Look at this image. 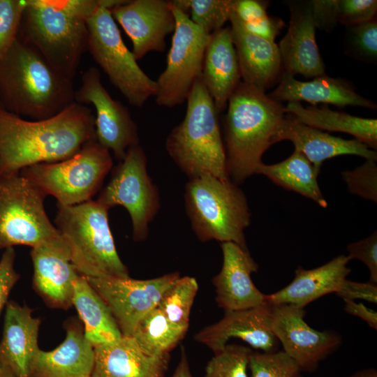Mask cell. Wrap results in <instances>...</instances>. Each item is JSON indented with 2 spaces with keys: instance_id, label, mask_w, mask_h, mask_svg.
<instances>
[{
  "instance_id": "obj_1",
  "label": "cell",
  "mask_w": 377,
  "mask_h": 377,
  "mask_svg": "<svg viewBox=\"0 0 377 377\" xmlns=\"http://www.w3.org/2000/svg\"><path fill=\"white\" fill-rule=\"evenodd\" d=\"M93 140L95 115L87 105L74 102L52 117L27 120L0 103V176L65 160Z\"/></svg>"
},
{
  "instance_id": "obj_2",
  "label": "cell",
  "mask_w": 377,
  "mask_h": 377,
  "mask_svg": "<svg viewBox=\"0 0 377 377\" xmlns=\"http://www.w3.org/2000/svg\"><path fill=\"white\" fill-rule=\"evenodd\" d=\"M17 38L73 80L87 51L89 18L101 0H27Z\"/></svg>"
},
{
  "instance_id": "obj_3",
  "label": "cell",
  "mask_w": 377,
  "mask_h": 377,
  "mask_svg": "<svg viewBox=\"0 0 377 377\" xmlns=\"http://www.w3.org/2000/svg\"><path fill=\"white\" fill-rule=\"evenodd\" d=\"M224 120L226 168L236 184L256 174L285 116L284 106L241 82L230 96Z\"/></svg>"
},
{
  "instance_id": "obj_4",
  "label": "cell",
  "mask_w": 377,
  "mask_h": 377,
  "mask_svg": "<svg viewBox=\"0 0 377 377\" xmlns=\"http://www.w3.org/2000/svg\"><path fill=\"white\" fill-rule=\"evenodd\" d=\"M75 91L72 80L18 38L0 61V103L20 117H52L75 102Z\"/></svg>"
},
{
  "instance_id": "obj_5",
  "label": "cell",
  "mask_w": 377,
  "mask_h": 377,
  "mask_svg": "<svg viewBox=\"0 0 377 377\" xmlns=\"http://www.w3.org/2000/svg\"><path fill=\"white\" fill-rule=\"evenodd\" d=\"M165 149L189 179L203 175L230 179L219 112L200 77L187 97L184 119L166 139Z\"/></svg>"
},
{
  "instance_id": "obj_6",
  "label": "cell",
  "mask_w": 377,
  "mask_h": 377,
  "mask_svg": "<svg viewBox=\"0 0 377 377\" xmlns=\"http://www.w3.org/2000/svg\"><path fill=\"white\" fill-rule=\"evenodd\" d=\"M57 206L55 227L79 274L92 278L129 277L128 269L117 251L108 208L96 200Z\"/></svg>"
},
{
  "instance_id": "obj_7",
  "label": "cell",
  "mask_w": 377,
  "mask_h": 377,
  "mask_svg": "<svg viewBox=\"0 0 377 377\" xmlns=\"http://www.w3.org/2000/svg\"><path fill=\"white\" fill-rule=\"evenodd\" d=\"M189 179L185 205L198 237L204 242H231L247 249L244 230L251 223V213L238 185L210 175Z\"/></svg>"
},
{
  "instance_id": "obj_8",
  "label": "cell",
  "mask_w": 377,
  "mask_h": 377,
  "mask_svg": "<svg viewBox=\"0 0 377 377\" xmlns=\"http://www.w3.org/2000/svg\"><path fill=\"white\" fill-rule=\"evenodd\" d=\"M124 1L101 0L88 20L87 51L128 103L142 108L155 96L156 83L139 66L112 15L110 10Z\"/></svg>"
},
{
  "instance_id": "obj_9",
  "label": "cell",
  "mask_w": 377,
  "mask_h": 377,
  "mask_svg": "<svg viewBox=\"0 0 377 377\" xmlns=\"http://www.w3.org/2000/svg\"><path fill=\"white\" fill-rule=\"evenodd\" d=\"M112 168L110 151L93 140L68 158L35 164L20 173L58 205L71 206L92 200Z\"/></svg>"
},
{
  "instance_id": "obj_10",
  "label": "cell",
  "mask_w": 377,
  "mask_h": 377,
  "mask_svg": "<svg viewBox=\"0 0 377 377\" xmlns=\"http://www.w3.org/2000/svg\"><path fill=\"white\" fill-rule=\"evenodd\" d=\"M45 197L20 173L0 176V249L61 238L45 212Z\"/></svg>"
},
{
  "instance_id": "obj_11",
  "label": "cell",
  "mask_w": 377,
  "mask_h": 377,
  "mask_svg": "<svg viewBox=\"0 0 377 377\" xmlns=\"http://www.w3.org/2000/svg\"><path fill=\"white\" fill-rule=\"evenodd\" d=\"M147 161L140 145L129 147L96 200L108 209L117 205L126 209L135 241L147 237L149 223L159 208L158 193L147 174Z\"/></svg>"
},
{
  "instance_id": "obj_12",
  "label": "cell",
  "mask_w": 377,
  "mask_h": 377,
  "mask_svg": "<svg viewBox=\"0 0 377 377\" xmlns=\"http://www.w3.org/2000/svg\"><path fill=\"white\" fill-rule=\"evenodd\" d=\"M176 21L165 70L156 80V103L173 108L186 101L195 82L201 76L210 35L195 25L188 15L170 1Z\"/></svg>"
},
{
  "instance_id": "obj_13",
  "label": "cell",
  "mask_w": 377,
  "mask_h": 377,
  "mask_svg": "<svg viewBox=\"0 0 377 377\" xmlns=\"http://www.w3.org/2000/svg\"><path fill=\"white\" fill-rule=\"evenodd\" d=\"M75 102L94 107L96 141L112 151L119 161L129 147L139 145L138 127L128 108L110 96L96 67L91 66L83 73L81 84L75 91Z\"/></svg>"
},
{
  "instance_id": "obj_14",
  "label": "cell",
  "mask_w": 377,
  "mask_h": 377,
  "mask_svg": "<svg viewBox=\"0 0 377 377\" xmlns=\"http://www.w3.org/2000/svg\"><path fill=\"white\" fill-rule=\"evenodd\" d=\"M179 277L175 272L146 280L85 278L108 306L122 336L131 337L138 323L157 306L163 293Z\"/></svg>"
},
{
  "instance_id": "obj_15",
  "label": "cell",
  "mask_w": 377,
  "mask_h": 377,
  "mask_svg": "<svg viewBox=\"0 0 377 377\" xmlns=\"http://www.w3.org/2000/svg\"><path fill=\"white\" fill-rule=\"evenodd\" d=\"M270 327L283 351L301 370L313 371L318 363L341 343L332 331H317L305 322L304 308L292 304H270Z\"/></svg>"
},
{
  "instance_id": "obj_16",
  "label": "cell",
  "mask_w": 377,
  "mask_h": 377,
  "mask_svg": "<svg viewBox=\"0 0 377 377\" xmlns=\"http://www.w3.org/2000/svg\"><path fill=\"white\" fill-rule=\"evenodd\" d=\"M112 15L130 38L136 60L149 52H163L165 37L174 32L175 17L165 0H125L112 8Z\"/></svg>"
},
{
  "instance_id": "obj_17",
  "label": "cell",
  "mask_w": 377,
  "mask_h": 377,
  "mask_svg": "<svg viewBox=\"0 0 377 377\" xmlns=\"http://www.w3.org/2000/svg\"><path fill=\"white\" fill-rule=\"evenodd\" d=\"M271 305L225 311L223 317L199 332L194 339L214 353L222 350L232 338L239 339L263 352L276 351L278 339L270 327Z\"/></svg>"
},
{
  "instance_id": "obj_18",
  "label": "cell",
  "mask_w": 377,
  "mask_h": 377,
  "mask_svg": "<svg viewBox=\"0 0 377 377\" xmlns=\"http://www.w3.org/2000/svg\"><path fill=\"white\" fill-rule=\"evenodd\" d=\"M290 17L279 50L283 73L306 78L325 74V65L316 41L311 1H286Z\"/></svg>"
},
{
  "instance_id": "obj_19",
  "label": "cell",
  "mask_w": 377,
  "mask_h": 377,
  "mask_svg": "<svg viewBox=\"0 0 377 377\" xmlns=\"http://www.w3.org/2000/svg\"><path fill=\"white\" fill-rule=\"evenodd\" d=\"M33 283L50 306L66 309L73 305L78 274L62 238L31 248Z\"/></svg>"
},
{
  "instance_id": "obj_20",
  "label": "cell",
  "mask_w": 377,
  "mask_h": 377,
  "mask_svg": "<svg viewBox=\"0 0 377 377\" xmlns=\"http://www.w3.org/2000/svg\"><path fill=\"white\" fill-rule=\"evenodd\" d=\"M223 265L213 279L218 306L225 311L242 310L265 305L266 295L254 285L251 274L258 265L246 249L231 242H223Z\"/></svg>"
},
{
  "instance_id": "obj_21",
  "label": "cell",
  "mask_w": 377,
  "mask_h": 377,
  "mask_svg": "<svg viewBox=\"0 0 377 377\" xmlns=\"http://www.w3.org/2000/svg\"><path fill=\"white\" fill-rule=\"evenodd\" d=\"M229 21L242 82L265 92L283 73L278 45L244 30L232 13Z\"/></svg>"
},
{
  "instance_id": "obj_22",
  "label": "cell",
  "mask_w": 377,
  "mask_h": 377,
  "mask_svg": "<svg viewBox=\"0 0 377 377\" xmlns=\"http://www.w3.org/2000/svg\"><path fill=\"white\" fill-rule=\"evenodd\" d=\"M290 140L295 149L302 152L309 161L320 170L323 163L341 155H356L367 159L377 160V154L362 142L346 140L323 131L302 124L292 116L285 115L276 135V143Z\"/></svg>"
},
{
  "instance_id": "obj_23",
  "label": "cell",
  "mask_w": 377,
  "mask_h": 377,
  "mask_svg": "<svg viewBox=\"0 0 377 377\" xmlns=\"http://www.w3.org/2000/svg\"><path fill=\"white\" fill-rule=\"evenodd\" d=\"M219 113L242 82L238 58L230 27L222 28L209 36L200 76Z\"/></svg>"
},
{
  "instance_id": "obj_24",
  "label": "cell",
  "mask_w": 377,
  "mask_h": 377,
  "mask_svg": "<svg viewBox=\"0 0 377 377\" xmlns=\"http://www.w3.org/2000/svg\"><path fill=\"white\" fill-rule=\"evenodd\" d=\"M91 377H164L169 355L151 356L130 336L94 347Z\"/></svg>"
},
{
  "instance_id": "obj_25",
  "label": "cell",
  "mask_w": 377,
  "mask_h": 377,
  "mask_svg": "<svg viewBox=\"0 0 377 377\" xmlns=\"http://www.w3.org/2000/svg\"><path fill=\"white\" fill-rule=\"evenodd\" d=\"M40 325V320L33 316L28 306L7 303L0 341V363L8 367L16 377L29 376L31 363L39 350Z\"/></svg>"
},
{
  "instance_id": "obj_26",
  "label": "cell",
  "mask_w": 377,
  "mask_h": 377,
  "mask_svg": "<svg viewBox=\"0 0 377 377\" xmlns=\"http://www.w3.org/2000/svg\"><path fill=\"white\" fill-rule=\"evenodd\" d=\"M267 95L280 103L304 101L312 105L323 103L339 108L351 105L377 108L375 103L357 93L351 83L341 78L329 77L325 73L309 81H300L283 73L278 86Z\"/></svg>"
},
{
  "instance_id": "obj_27",
  "label": "cell",
  "mask_w": 377,
  "mask_h": 377,
  "mask_svg": "<svg viewBox=\"0 0 377 377\" xmlns=\"http://www.w3.org/2000/svg\"><path fill=\"white\" fill-rule=\"evenodd\" d=\"M348 256L340 255L312 269L298 267L294 279L280 290L266 295L269 304H292L304 308L329 293H337L350 272Z\"/></svg>"
},
{
  "instance_id": "obj_28",
  "label": "cell",
  "mask_w": 377,
  "mask_h": 377,
  "mask_svg": "<svg viewBox=\"0 0 377 377\" xmlns=\"http://www.w3.org/2000/svg\"><path fill=\"white\" fill-rule=\"evenodd\" d=\"M94 362V346L77 324L66 328L64 341L55 349H39L29 377H90Z\"/></svg>"
},
{
  "instance_id": "obj_29",
  "label": "cell",
  "mask_w": 377,
  "mask_h": 377,
  "mask_svg": "<svg viewBox=\"0 0 377 377\" xmlns=\"http://www.w3.org/2000/svg\"><path fill=\"white\" fill-rule=\"evenodd\" d=\"M284 112L309 126L331 132L348 133L370 149L377 148V119L362 118L334 111L327 105L304 107L300 102H288Z\"/></svg>"
},
{
  "instance_id": "obj_30",
  "label": "cell",
  "mask_w": 377,
  "mask_h": 377,
  "mask_svg": "<svg viewBox=\"0 0 377 377\" xmlns=\"http://www.w3.org/2000/svg\"><path fill=\"white\" fill-rule=\"evenodd\" d=\"M73 305L84 323V337L94 347L122 337L108 306L84 276L77 279Z\"/></svg>"
},
{
  "instance_id": "obj_31",
  "label": "cell",
  "mask_w": 377,
  "mask_h": 377,
  "mask_svg": "<svg viewBox=\"0 0 377 377\" xmlns=\"http://www.w3.org/2000/svg\"><path fill=\"white\" fill-rule=\"evenodd\" d=\"M319 172L302 152L295 149L289 157L279 163H263L256 174L263 175L278 186L304 195L325 208L327 202L318 182Z\"/></svg>"
},
{
  "instance_id": "obj_32",
  "label": "cell",
  "mask_w": 377,
  "mask_h": 377,
  "mask_svg": "<svg viewBox=\"0 0 377 377\" xmlns=\"http://www.w3.org/2000/svg\"><path fill=\"white\" fill-rule=\"evenodd\" d=\"M186 333L156 306L141 318L131 337L144 353L156 357L168 355Z\"/></svg>"
},
{
  "instance_id": "obj_33",
  "label": "cell",
  "mask_w": 377,
  "mask_h": 377,
  "mask_svg": "<svg viewBox=\"0 0 377 377\" xmlns=\"http://www.w3.org/2000/svg\"><path fill=\"white\" fill-rule=\"evenodd\" d=\"M198 290L195 278L179 276L163 293L157 307L170 323L187 332L191 309Z\"/></svg>"
},
{
  "instance_id": "obj_34",
  "label": "cell",
  "mask_w": 377,
  "mask_h": 377,
  "mask_svg": "<svg viewBox=\"0 0 377 377\" xmlns=\"http://www.w3.org/2000/svg\"><path fill=\"white\" fill-rule=\"evenodd\" d=\"M268 1L234 0L232 13L241 27L252 34L274 41L286 24L267 12Z\"/></svg>"
},
{
  "instance_id": "obj_35",
  "label": "cell",
  "mask_w": 377,
  "mask_h": 377,
  "mask_svg": "<svg viewBox=\"0 0 377 377\" xmlns=\"http://www.w3.org/2000/svg\"><path fill=\"white\" fill-rule=\"evenodd\" d=\"M252 350L244 346L227 344L208 362L204 377H249L247 369Z\"/></svg>"
},
{
  "instance_id": "obj_36",
  "label": "cell",
  "mask_w": 377,
  "mask_h": 377,
  "mask_svg": "<svg viewBox=\"0 0 377 377\" xmlns=\"http://www.w3.org/2000/svg\"><path fill=\"white\" fill-rule=\"evenodd\" d=\"M344 50L349 56L367 63L377 60V20L346 27Z\"/></svg>"
},
{
  "instance_id": "obj_37",
  "label": "cell",
  "mask_w": 377,
  "mask_h": 377,
  "mask_svg": "<svg viewBox=\"0 0 377 377\" xmlns=\"http://www.w3.org/2000/svg\"><path fill=\"white\" fill-rule=\"evenodd\" d=\"M248 368L251 377H302L300 366L283 350L252 351Z\"/></svg>"
},
{
  "instance_id": "obj_38",
  "label": "cell",
  "mask_w": 377,
  "mask_h": 377,
  "mask_svg": "<svg viewBox=\"0 0 377 377\" xmlns=\"http://www.w3.org/2000/svg\"><path fill=\"white\" fill-rule=\"evenodd\" d=\"M234 0H188L190 20L207 34L229 21Z\"/></svg>"
},
{
  "instance_id": "obj_39",
  "label": "cell",
  "mask_w": 377,
  "mask_h": 377,
  "mask_svg": "<svg viewBox=\"0 0 377 377\" xmlns=\"http://www.w3.org/2000/svg\"><path fill=\"white\" fill-rule=\"evenodd\" d=\"M341 176L351 193L377 202L376 160L367 159L359 167L342 172Z\"/></svg>"
},
{
  "instance_id": "obj_40",
  "label": "cell",
  "mask_w": 377,
  "mask_h": 377,
  "mask_svg": "<svg viewBox=\"0 0 377 377\" xmlns=\"http://www.w3.org/2000/svg\"><path fill=\"white\" fill-rule=\"evenodd\" d=\"M27 0H0V61L17 38Z\"/></svg>"
},
{
  "instance_id": "obj_41",
  "label": "cell",
  "mask_w": 377,
  "mask_h": 377,
  "mask_svg": "<svg viewBox=\"0 0 377 377\" xmlns=\"http://www.w3.org/2000/svg\"><path fill=\"white\" fill-rule=\"evenodd\" d=\"M376 0H337V22L346 27L363 23L376 17Z\"/></svg>"
},
{
  "instance_id": "obj_42",
  "label": "cell",
  "mask_w": 377,
  "mask_h": 377,
  "mask_svg": "<svg viewBox=\"0 0 377 377\" xmlns=\"http://www.w3.org/2000/svg\"><path fill=\"white\" fill-rule=\"evenodd\" d=\"M350 260L357 259L364 263L370 273L369 283H377V232L369 237L347 246Z\"/></svg>"
},
{
  "instance_id": "obj_43",
  "label": "cell",
  "mask_w": 377,
  "mask_h": 377,
  "mask_svg": "<svg viewBox=\"0 0 377 377\" xmlns=\"http://www.w3.org/2000/svg\"><path fill=\"white\" fill-rule=\"evenodd\" d=\"M15 251L6 248L0 260V314L7 304L9 294L20 278L15 269Z\"/></svg>"
},
{
  "instance_id": "obj_44",
  "label": "cell",
  "mask_w": 377,
  "mask_h": 377,
  "mask_svg": "<svg viewBox=\"0 0 377 377\" xmlns=\"http://www.w3.org/2000/svg\"><path fill=\"white\" fill-rule=\"evenodd\" d=\"M337 0H311L312 14L316 28L332 31L337 25Z\"/></svg>"
},
{
  "instance_id": "obj_45",
  "label": "cell",
  "mask_w": 377,
  "mask_h": 377,
  "mask_svg": "<svg viewBox=\"0 0 377 377\" xmlns=\"http://www.w3.org/2000/svg\"><path fill=\"white\" fill-rule=\"evenodd\" d=\"M337 296L344 300H364L373 303L377 302V286L371 283H360L346 279Z\"/></svg>"
},
{
  "instance_id": "obj_46",
  "label": "cell",
  "mask_w": 377,
  "mask_h": 377,
  "mask_svg": "<svg viewBox=\"0 0 377 377\" xmlns=\"http://www.w3.org/2000/svg\"><path fill=\"white\" fill-rule=\"evenodd\" d=\"M344 310L346 313L357 316L364 321L373 329H377V313L362 303H357L354 300H344Z\"/></svg>"
},
{
  "instance_id": "obj_47",
  "label": "cell",
  "mask_w": 377,
  "mask_h": 377,
  "mask_svg": "<svg viewBox=\"0 0 377 377\" xmlns=\"http://www.w3.org/2000/svg\"><path fill=\"white\" fill-rule=\"evenodd\" d=\"M172 377H193L184 350L182 349L180 361Z\"/></svg>"
},
{
  "instance_id": "obj_48",
  "label": "cell",
  "mask_w": 377,
  "mask_h": 377,
  "mask_svg": "<svg viewBox=\"0 0 377 377\" xmlns=\"http://www.w3.org/2000/svg\"><path fill=\"white\" fill-rule=\"evenodd\" d=\"M348 377H377V371L375 369H366L359 371Z\"/></svg>"
},
{
  "instance_id": "obj_49",
  "label": "cell",
  "mask_w": 377,
  "mask_h": 377,
  "mask_svg": "<svg viewBox=\"0 0 377 377\" xmlns=\"http://www.w3.org/2000/svg\"><path fill=\"white\" fill-rule=\"evenodd\" d=\"M0 377H16L13 371L7 366L0 363Z\"/></svg>"
},
{
  "instance_id": "obj_50",
  "label": "cell",
  "mask_w": 377,
  "mask_h": 377,
  "mask_svg": "<svg viewBox=\"0 0 377 377\" xmlns=\"http://www.w3.org/2000/svg\"><path fill=\"white\" fill-rule=\"evenodd\" d=\"M91 377V376H90Z\"/></svg>"
}]
</instances>
